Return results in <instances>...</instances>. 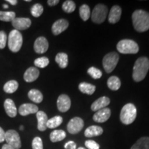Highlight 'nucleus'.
Segmentation results:
<instances>
[{"instance_id": "nucleus-41", "label": "nucleus", "mask_w": 149, "mask_h": 149, "mask_svg": "<svg viewBox=\"0 0 149 149\" xmlns=\"http://www.w3.org/2000/svg\"><path fill=\"white\" fill-rule=\"evenodd\" d=\"M59 2V0H48L47 1L48 4L50 6H54L58 4Z\"/></svg>"}, {"instance_id": "nucleus-40", "label": "nucleus", "mask_w": 149, "mask_h": 149, "mask_svg": "<svg viewBox=\"0 0 149 149\" xmlns=\"http://www.w3.org/2000/svg\"><path fill=\"white\" fill-rule=\"evenodd\" d=\"M5 132L3 128L0 127V143L3 142L5 141Z\"/></svg>"}, {"instance_id": "nucleus-13", "label": "nucleus", "mask_w": 149, "mask_h": 149, "mask_svg": "<svg viewBox=\"0 0 149 149\" xmlns=\"http://www.w3.org/2000/svg\"><path fill=\"white\" fill-rule=\"evenodd\" d=\"M69 23L66 19H60L56 21L52 26V32L54 35H58L68 29Z\"/></svg>"}, {"instance_id": "nucleus-32", "label": "nucleus", "mask_w": 149, "mask_h": 149, "mask_svg": "<svg viewBox=\"0 0 149 149\" xmlns=\"http://www.w3.org/2000/svg\"><path fill=\"white\" fill-rule=\"evenodd\" d=\"M76 5L73 1L71 0H67L65 1L62 5V9L64 12L67 13H71L75 10Z\"/></svg>"}, {"instance_id": "nucleus-18", "label": "nucleus", "mask_w": 149, "mask_h": 149, "mask_svg": "<svg viewBox=\"0 0 149 149\" xmlns=\"http://www.w3.org/2000/svg\"><path fill=\"white\" fill-rule=\"evenodd\" d=\"M40 71L35 67H30L26 70L24 74V79L26 82H33L39 77Z\"/></svg>"}, {"instance_id": "nucleus-37", "label": "nucleus", "mask_w": 149, "mask_h": 149, "mask_svg": "<svg viewBox=\"0 0 149 149\" xmlns=\"http://www.w3.org/2000/svg\"><path fill=\"white\" fill-rule=\"evenodd\" d=\"M7 42V35L4 31H0V49H3L6 47Z\"/></svg>"}, {"instance_id": "nucleus-8", "label": "nucleus", "mask_w": 149, "mask_h": 149, "mask_svg": "<svg viewBox=\"0 0 149 149\" xmlns=\"http://www.w3.org/2000/svg\"><path fill=\"white\" fill-rule=\"evenodd\" d=\"M5 140L7 144L10 145L14 149H19L22 146L19 135L16 130H8L5 133Z\"/></svg>"}, {"instance_id": "nucleus-44", "label": "nucleus", "mask_w": 149, "mask_h": 149, "mask_svg": "<svg viewBox=\"0 0 149 149\" xmlns=\"http://www.w3.org/2000/svg\"><path fill=\"white\" fill-rule=\"evenodd\" d=\"M3 8H8V5H7V4H3Z\"/></svg>"}, {"instance_id": "nucleus-10", "label": "nucleus", "mask_w": 149, "mask_h": 149, "mask_svg": "<svg viewBox=\"0 0 149 149\" xmlns=\"http://www.w3.org/2000/svg\"><path fill=\"white\" fill-rule=\"evenodd\" d=\"M12 25L17 31H24L31 26V20L29 18L15 17L12 21Z\"/></svg>"}, {"instance_id": "nucleus-19", "label": "nucleus", "mask_w": 149, "mask_h": 149, "mask_svg": "<svg viewBox=\"0 0 149 149\" xmlns=\"http://www.w3.org/2000/svg\"><path fill=\"white\" fill-rule=\"evenodd\" d=\"M37 119V128L40 131H44L47 128L46 124L48 120L47 115L44 111H38L36 113Z\"/></svg>"}, {"instance_id": "nucleus-9", "label": "nucleus", "mask_w": 149, "mask_h": 149, "mask_svg": "<svg viewBox=\"0 0 149 149\" xmlns=\"http://www.w3.org/2000/svg\"><path fill=\"white\" fill-rule=\"evenodd\" d=\"M84 121L80 117H74L69 121L67 124V130L70 134H77L79 133L84 127Z\"/></svg>"}, {"instance_id": "nucleus-21", "label": "nucleus", "mask_w": 149, "mask_h": 149, "mask_svg": "<svg viewBox=\"0 0 149 149\" xmlns=\"http://www.w3.org/2000/svg\"><path fill=\"white\" fill-rule=\"evenodd\" d=\"M103 133V129L98 126H91L86 129L84 135L86 137H93L101 135Z\"/></svg>"}, {"instance_id": "nucleus-28", "label": "nucleus", "mask_w": 149, "mask_h": 149, "mask_svg": "<svg viewBox=\"0 0 149 149\" xmlns=\"http://www.w3.org/2000/svg\"><path fill=\"white\" fill-rule=\"evenodd\" d=\"M19 86L18 82L15 80H10L7 81L3 86V91L7 93H13L17 90Z\"/></svg>"}, {"instance_id": "nucleus-23", "label": "nucleus", "mask_w": 149, "mask_h": 149, "mask_svg": "<svg viewBox=\"0 0 149 149\" xmlns=\"http://www.w3.org/2000/svg\"><path fill=\"white\" fill-rule=\"evenodd\" d=\"M78 88H79V91H81V93H84V94L90 95H93V93H95L96 89L95 86L86 82L80 83Z\"/></svg>"}, {"instance_id": "nucleus-43", "label": "nucleus", "mask_w": 149, "mask_h": 149, "mask_svg": "<svg viewBox=\"0 0 149 149\" xmlns=\"http://www.w3.org/2000/svg\"><path fill=\"white\" fill-rule=\"evenodd\" d=\"M1 149H14L13 147H11L10 145L8 144H4L3 146H2V148H1Z\"/></svg>"}, {"instance_id": "nucleus-7", "label": "nucleus", "mask_w": 149, "mask_h": 149, "mask_svg": "<svg viewBox=\"0 0 149 149\" xmlns=\"http://www.w3.org/2000/svg\"><path fill=\"white\" fill-rule=\"evenodd\" d=\"M108 15V8L104 4H97L93 8L91 14L92 21L95 24H102L105 21Z\"/></svg>"}, {"instance_id": "nucleus-20", "label": "nucleus", "mask_w": 149, "mask_h": 149, "mask_svg": "<svg viewBox=\"0 0 149 149\" xmlns=\"http://www.w3.org/2000/svg\"><path fill=\"white\" fill-rule=\"evenodd\" d=\"M4 109L7 115L10 117H15L17 113V110L14 102L11 99H6L4 102Z\"/></svg>"}, {"instance_id": "nucleus-36", "label": "nucleus", "mask_w": 149, "mask_h": 149, "mask_svg": "<svg viewBox=\"0 0 149 149\" xmlns=\"http://www.w3.org/2000/svg\"><path fill=\"white\" fill-rule=\"evenodd\" d=\"M33 149H43V142L40 137H36L32 141Z\"/></svg>"}, {"instance_id": "nucleus-33", "label": "nucleus", "mask_w": 149, "mask_h": 149, "mask_svg": "<svg viewBox=\"0 0 149 149\" xmlns=\"http://www.w3.org/2000/svg\"><path fill=\"white\" fill-rule=\"evenodd\" d=\"M44 12V8H43L42 5L40 3H35L33 5L32 8L31 9V15L35 17H39L42 15V14Z\"/></svg>"}, {"instance_id": "nucleus-12", "label": "nucleus", "mask_w": 149, "mask_h": 149, "mask_svg": "<svg viewBox=\"0 0 149 149\" xmlns=\"http://www.w3.org/2000/svg\"><path fill=\"white\" fill-rule=\"evenodd\" d=\"M111 111L109 108H104L97 111L93 115V120L97 123H103L107 122L111 117Z\"/></svg>"}, {"instance_id": "nucleus-34", "label": "nucleus", "mask_w": 149, "mask_h": 149, "mask_svg": "<svg viewBox=\"0 0 149 149\" xmlns=\"http://www.w3.org/2000/svg\"><path fill=\"white\" fill-rule=\"evenodd\" d=\"M35 66L40 68H44L46 67L49 64V59L46 57H41L37 58L34 61Z\"/></svg>"}, {"instance_id": "nucleus-42", "label": "nucleus", "mask_w": 149, "mask_h": 149, "mask_svg": "<svg viewBox=\"0 0 149 149\" xmlns=\"http://www.w3.org/2000/svg\"><path fill=\"white\" fill-rule=\"evenodd\" d=\"M6 1L7 2L10 3V4L13 6L16 5L17 3V0H6Z\"/></svg>"}, {"instance_id": "nucleus-11", "label": "nucleus", "mask_w": 149, "mask_h": 149, "mask_svg": "<svg viewBox=\"0 0 149 149\" xmlns=\"http://www.w3.org/2000/svg\"><path fill=\"white\" fill-rule=\"evenodd\" d=\"M57 109L61 113H65L70 109L71 106V101L69 97L66 95H61L59 96L57 102Z\"/></svg>"}, {"instance_id": "nucleus-45", "label": "nucleus", "mask_w": 149, "mask_h": 149, "mask_svg": "<svg viewBox=\"0 0 149 149\" xmlns=\"http://www.w3.org/2000/svg\"><path fill=\"white\" fill-rule=\"evenodd\" d=\"M19 129L21 130H24V126H20V127H19Z\"/></svg>"}, {"instance_id": "nucleus-35", "label": "nucleus", "mask_w": 149, "mask_h": 149, "mask_svg": "<svg viewBox=\"0 0 149 149\" xmlns=\"http://www.w3.org/2000/svg\"><path fill=\"white\" fill-rule=\"evenodd\" d=\"M87 72H88L89 75L91 76L95 79H100L102 76V72L100 69L95 68V67H91V68H88Z\"/></svg>"}, {"instance_id": "nucleus-5", "label": "nucleus", "mask_w": 149, "mask_h": 149, "mask_svg": "<svg viewBox=\"0 0 149 149\" xmlns=\"http://www.w3.org/2000/svg\"><path fill=\"white\" fill-rule=\"evenodd\" d=\"M117 51L122 54H136L139 51V46L131 40H122L117 43Z\"/></svg>"}, {"instance_id": "nucleus-4", "label": "nucleus", "mask_w": 149, "mask_h": 149, "mask_svg": "<svg viewBox=\"0 0 149 149\" xmlns=\"http://www.w3.org/2000/svg\"><path fill=\"white\" fill-rule=\"evenodd\" d=\"M23 44V37L21 33L17 30H13L8 35V48L13 53H17L21 49Z\"/></svg>"}, {"instance_id": "nucleus-1", "label": "nucleus", "mask_w": 149, "mask_h": 149, "mask_svg": "<svg viewBox=\"0 0 149 149\" xmlns=\"http://www.w3.org/2000/svg\"><path fill=\"white\" fill-rule=\"evenodd\" d=\"M134 29L137 32H146L149 29V13L143 10H137L132 15Z\"/></svg>"}, {"instance_id": "nucleus-38", "label": "nucleus", "mask_w": 149, "mask_h": 149, "mask_svg": "<svg viewBox=\"0 0 149 149\" xmlns=\"http://www.w3.org/2000/svg\"><path fill=\"white\" fill-rule=\"evenodd\" d=\"M85 146L88 149H100V145L94 140H86L85 141Z\"/></svg>"}, {"instance_id": "nucleus-2", "label": "nucleus", "mask_w": 149, "mask_h": 149, "mask_svg": "<svg viewBox=\"0 0 149 149\" xmlns=\"http://www.w3.org/2000/svg\"><path fill=\"white\" fill-rule=\"evenodd\" d=\"M149 70V59L146 57H139L136 60L133 66V79L139 82L146 77Z\"/></svg>"}, {"instance_id": "nucleus-14", "label": "nucleus", "mask_w": 149, "mask_h": 149, "mask_svg": "<svg viewBox=\"0 0 149 149\" xmlns=\"http://www.w3.org/2000/svg\"><path fill=\"white\" fill-rule=\"evenodd\" d=\"M48 42L46 37H40L35 40L34 44V50L37 53L42 54L48 51Z\"/></svg>"}, {"instance_id": "nucleus-24", "label": "nucleus", "mask_w": 149, "mask_h": 149, "mask_svg": "<svg viewBox=\"0 0 149 149\" xmlns=\"http://www.w3.org/2000/svg\"><path fill=\"white\" fill-rule=\"evenodd\" d=\"M55 61L61 68H66L68 64V55L65 53H59L56 55Z\"/></svg>"}, {"instance_id": "nucleus-29", "label": "nucleus", "mask_w": 149, "mask_h": 149, "mask_svg": "<svg viewBox=\"0 0 149 149\" xmlns=\"http://www.w3.org/2000/svg\"><path fill=\"white\" fill-rule=\"evenodd\" d=\"M63 122V118L61 116L53 117L51 119H48L47 124H46V126L48 128H55L61 124Z\"/></svg>"}, {"instance_id": "nucleus-17", "label": "nucleus", "mask_w": 149, "mask_h": 149, "mask_svg": "<svg viewBox=\"0 0 149 149\" xmlns=\"http://www.w3.org/2000/svg\"><path fill=\"white\" fill-rule=\"evenodd\" d=\"M122 15V8L119 6L112 7L109 13V22L111 24H115L120 21Z\"/></svg>"}, {"instance_id": "nucleus-46", "label": "nucleus", "mask_w": 149, "mask_h": 149, "mask_svg": "<svg viewBox=\"0 0 149 149\" xmlns=\"http://www.w3.org/2000/svg\"><path fill=\"white\" fill-rule=\"evenodd\" d=\"M77 149H86V148H84V147H79Z\"/></svg>"}, {"instance_id": "nucleus-26", "label": "nucleus", "mask_w": 149, "mask_h": 149, "mask_svg": "<svg viewBox=\"0 0 149 149\" xmlns=\"http://www.w3.org/2000/svg\"><path fill=\"white\" fill-rule=\"evenodd\" d=\"M108 87L112 91H117L121 87V81L120 78L116 76H112L107 81Z\"/></svg>"}, {"instance_id": "nucleus-15", "label": "nucleus", "mask_w": 149, "mask_h": 149, "mask_svg": "<svg viewBox=\"0 0 149 149\" xmlns=\"http://www.w3.org/2000/svg\"><path fill=\"white\" fill-rule=\"evenodd\" d=\"M19 113L22 116H26L30 114H34L38 112V107L33 104H24L19 108Z\"/></svg>"}, {"instance_id": "nucleus-16", "label": "nucleus", "mask_w": 149, "mask_h": 149, "mask_svg": "<svg viewBox=\"0 0 149 149\" xmlns=\"http://www.w3.org/2000/svg\"><path fill=\"white\" fill-rule=\"evenodd\" d=\"M111 102V100L107 97L104 96L95 100L91 105V110L93 111H98L107 107Z\"/></svg>"}, {"instance_id": "nucleus-30", "label": "nucleus", "mask_w": 149, "mask_h": 149, "mask_svg": "<svg viewBox=\"0 0 149 149\" xmlns=\"http://www.w3.org/2000/svg\"><path fill=\"white\" fill-rule=\"evenodd\" d=\"M79 15L83 21H87L91 16L90 7L86 4H83L79 8Z\"/></svg>"}, {"instance_id": "nucleus-3", "label": "nucleus", "mask_w": 149, "mask_h": 149, "mask_svg": "<svg viewBox=\"0 0 149 149\" xmlns=\"http://www.w3.org/2000/svg\"><path fill=\"white\" fill-rule=\"evenodd\" d=\"M137 117V109L131 103L126 104L121 110L120 120L125 125L132 124Z\"/></svg>"}, {"instance_id": "nucleus-25", "label": "nucleus", "mask_w": 149, "mask_h": 149, "mask_svg": "<svg viewBox=\"0 0 149 149\" xmlns=\"http://www.w3.org/2000/svg\"><path fill=\"white\" fill-rule=\"evenodd\" d=\"M30 100L35 103H41L43 100V95L40 91L37 89H31L28 93Z\"/></svg>"}, {"instance_id": "nucleus-47", "label": "nucleus", "mask_w": 149, "mask_h": 149, "mask_svg": "<svg viewBox=\"0 0 149 149\" xmlns=\"http://www.w3.org/2000/svg\"><path fill=\"white\" fill-rule=\"evenodd\" d=\"M26 1H29H29H31V0H26Z\"/></svg>"}, {"instance_id": "nucleus-22", "label": "nucleus", "mask_w": 149, "mask_h": 149, "mask_svg": "<svg viewBox=\"0 0 149 149\" xmlns=\"http://www.w3.org/2000/svg\"><path fill=\"white\" fill-rule=\"evenodd\" d=\"M66 136V133L63 130H55L50 135V139L52 142H57L63 140Z\"/></svg>"}, {"instance_id": "nucleus-27", "label": "nucleus", "mask_w": 149, "mask_h": 149, "mask_svg": "<svg viewBox=\"0 0 149 149\" xmlns=\"http://www.w3.org/2000/svg\"><path fill=\"white\" fill-rule=\"evenodd\" d=\"M130 149H149V137H141L133 145Z\"/></svg>"}, {"instance_id": "nucleus-31", "label": "nucleus", "mask_w": 149, "mask_h": 149, "mask_svg": "<svg viewBox=\"0 0 149 149\" xmlns=\"http://www.w3.org/2000/svg\"><path fill=\"white\" fill-rule=\"evenodd\" d=\"M15 18V13L13 11H0V20L3 22H12Z\"/></svg>"}, {"instance_id": "nucleus-6", "label": "nucleus", "mask_w": 149, "mask_h": 149, "mask_svg": "<svg viewBox=\"0 0 149 149\" xmlns=\"http://www.w3.org/2000/svg\"><path fill=\"white\" fill-rule=\"evenodd\" d=\"M120 56L115 52H111L106 55L103 58V66L105 71L110 73L115 69L119 61Z\"/></svg>"}, {"instance_id": "nucleus-39", "label": "nucleus", "mask_w": 149, "mask_h": 149, "mask_svg": "<svg viewBox=\"0 0 149 149\" xmlns=\"http://www.w3.org/2000/svg\"><path fill=\"white\" fill-rule=\"evenodd\" d=\"M77 145L73 141H69L66 142L64 145L65 149H76Z\"/></svg>"}]
</instances>
